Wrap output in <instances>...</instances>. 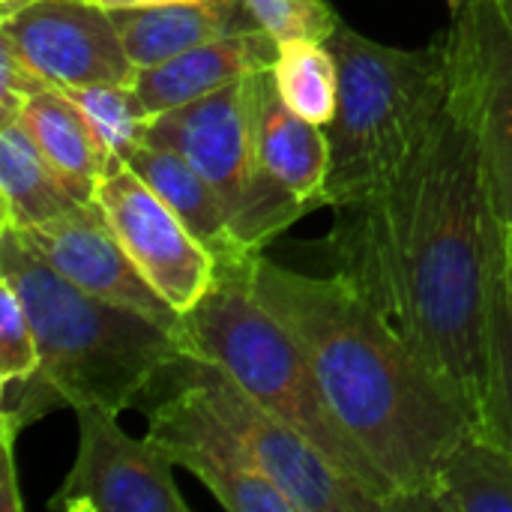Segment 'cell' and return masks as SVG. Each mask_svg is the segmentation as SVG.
I'll use <instances>...</instances> for the list:
<instances>
[{
	"label": "cell",
	"instance_id": "4fadbf2b",
	"mask_svg": "<svg viewBox=\"0 0 512 512\" xmlns=\"http://www.w3.org/2000/svg\"><path fill=\"white\" fill-rule=\"evenodd\" d=\"M18 234L42 261L81 291L126 306L183 339V315L150 288L96 201H81L63 216Z\"/></svg>",
	"mask_w": 512,
	"mask_h": 512
},
{
	"label": "cell",
	"instance_id": "83f0119b",
	"mask_svg": "<svg viewBox=\"0 0 512 512\" xmlns=\"http://www.w3.org/2000/svg\"><path fill=\"white\" fill-rule=\"evenodd\" d=\"M102 9H126V6H162V3H186V0H96Z\"/></svg>",
	"mask_w": 512,
	"mask_h": 512
},
{
	"label": "cell",
	"instance_id": "7a4b0ae2",
	"mask_svg": "<svg viewBox=\"0 0 512 512\" xmlns=\"http://www.w3.org/2000/svg\"><path fill=\"white\" fill-rule=\"evenodd\" d=\"M258 300L306 351L327 405L399 495V512L429 498L474 435L459 399L342 276H309L264 252L252 261Z\"/></svg>",
	"mask_w": 512,
	"mask_h": 512
},
{
	"label": "cell",
	"instance_id": "484cf974",
	"mask_svg": "<svg viewBox=\"0 0 512 512\" xmlns=\"http://www.w3.org/2000/svg\"><path fill=\"white\" fill-rule=\"evenodd\" d=\"M45 87H54V84H48L21 57V51L0 33V123L18 120L27 99L36 96Z\"/></svg>",
	"mask_w": 512,
	"mask_h": 512
},
{
	"label": "cell",
	"instance_id": "ba28073f",
	"mask_svg": "<svg viewBox=\"0 0 512 512\" xmlns=\"http://www.w3.org/2000/svg\"><path fill=\"white\" fill-rule=\"evenodd\" d=\"M447 102L471 126L495 210L512 225V27L498 0H468L444 36Z\"/></svg>",
	"mask_w": 512,
	"mask_h": 512
},
{
	"label": "cell",
	"instance_id": "f546056e",
	"mask_svg": "<svg viewBox=\"0 0 512 512\" xmlns=\"http://www.w3.org/2000/svg\"><path fill=\"white\" fill-rule=\"evenodd\" d=\"M30 3H36V0H0V18H9L15 12L27 9Z\"/></svg>",
	"mask_w": 512,
	"mask_h": 512
},
{
	"label": "cell",
	"instance_id": "6da1fadb",
	"mask_svg": "<svg viewBox=\"0 0 512 512\" xmlns=\"http://www.w3.org/2000/svg\"><path fill=\"white\" fill-rule=\"evenodd\" d=\"M336 273L480 423L504 222L465 117L447 102L423 147L375 198L333 210Z\"/></svg>",
	"mask_w": 512,
	"mask_h": 512
},
{
	"label": "cell",
	"instance_id": "d6986e66",
	"mask_svg": "<svg viewBox=\"0 0 512 512\" xmlns=\"http://www.w3.org/2000/svg\"><path fill=\"white\" fill-rule=\"evenodd\" d=\"M81 204L54 174L21 120L0 123V228H33Z\"/></svg>",
	"mask_w": 512,
	"mask_h": 512
},
{
	"label": "cell",
	"instance_id": "5bb4252c",
	"mask_svg": "<svg viewBox=\"0 0 512 512\" xmlns=\"http://www.w3.org/2000/svg\"><path fill=\"white\" fill-rule=\"evenodd\" d=\"M276 57H279V39H273L267 30L225 33L159 66L138 69L132 84L156 117L162 111L216 93L234 81L267 72L273 69Z\"/></svg>",
	"mask_w": 512,
	"mask_h": 512
},
{
	"label": "cell",
	"instance_id": "7c38bea8",
	"mask_svg": "<svg viewBox=\"0 0 512 512\" xmlns=\"http://www.w3.org/2000/svg\"><path fill=\"white\" fill-rule=\"evenodd\" d=\"M0 33L60 90L132 84L138 75L111 12L93 0H36L27 9L0 18Z\"/></svg>",
	"mask_w": 512,
	"mask_h": 512
},
{
	"label": "cell",
	"instance_id": "30bf717a",
	"mask_svg": "<svg viewBox=\"0 0 512 512\" xmlns=\"http://www.w3.org/2000/svg\"><path fill=\"white\" fill-rule=\"evenodd\" d=\"M78 456L48 501L54 512H189L174 462L147 435L132 438L120 429L117 411L78 405Z\"/></svg>",
	"mask_w": 512,
	"mask_h": 512
},
{
	"label": "cell",
	"instance_id": "1f68e13d",
	"mask_svg": "<svg viewBox=\"0 0 512 512\" xmlns=\"http://www.w3.org/2000/svg\"><path fill=\"white\" fill-rule=\"evenodd\" d=\"M468 0H447V6H450V12H456L459 6H465Z\"/></svg>",
	"mask_w": 512,
	"mask_h": 512
},
{
	"label": "cell",
	"instance_id": "2e32d148",
	"mask_svg": "<svg viewBox=\"0 0 512 512\" xmlns=\"http://www.w3.org/2000/svg\"><path fill=\"white\" fill-rule=\"evenodd\" d=\"M258 171L309 210L327 207L330 135L300 117L276 90L273 69L258 75Z\"/></svg>",
	"mask_w": 512,
	"mask_h": 512
},
{
	"label": "cell",
	"instance_id": "5b68a950",
	"mask_svg": "<svg viewBox=\"0 0 512 512\" xmlns=\"http://www.w3.org/2000/svg\"><path fill=\"white\" fill-rule=\"evenodd\" d=\"M261 255V252H258ZM252 255L243 264L219 267L204 300L183 315V348L222 366L249 396L294 426L342 474L399 512V495L345 432L318 375L294 333L258 300L252 288Z\"/></svg>",
	"mask_w": 512,
	"mask_h": 512
},
{
	"label": "cell",
	"instance_id": "277c9868",
	"mask_svg": "<svg viewBox=\"0 0 512 512\" xmlns=\"http://www.w3.org/2000/svg\"><path fill=\"white\" fill-rule=\"evenodd\" d=\"M339 63L330 132L327 207H351L387 189L429 138L450 93L444 39L423 48L381 45L339 21L327 39Z\"/></svg>",
	"mask_w": 512,
	"mask_h": 512
},
{
	"label": "cell",
	"instance_id": "ac0fdd59",
	"mask_svg": "<svg viewBox=\"0 0 512 512\" xmlns=\"http://www.w3.org/2000/svg\"><path fill=\"white\" fill-rule=\"evenodd\" d=\"M24 129L78 201H96V186L114 159L84 111L60 87H45L27 99L21 117Z\"/></svg>",
	"mask_w": 512,
	"mask_h": 512
},
{
	"label": "cell",
	"instance_id": "52a82bcc",
	"mask_svg": "<svg viewBox=\"0 0 512 512\" xmlns=\"http://www.w3.org/2000/svg\"><path fill=\"white\" fill-rule=\"evenodd\" d=\"M141 408L150 414L147 435L177 468L198 477L225 510L297 512L177 360L156 378Z\"/></svg>",
	"mask_w": 512,
	"mask_h": 512
},
{
	"label": "cell",
	"instance_id": "7402d4cb",
	"mask_svg": "<svg viewBox=\"0 0 512 512\" xmlns=\"http://www.w3.org/2000/svg\"><path fill=\"white\" fill-rule=\"evenodd\" d=\"M72 102L84 111L105 150L114 159H129L144 141L153 111L144 105L135 84H90L66 90Z\"/></svg>",
	"mask_w": 512,
	"mask_h": 512
},
{
	"label": "cell",
	"instance_id": "8992f818",
	"mask_svg": "<svg viewBox=\"0 0 512 512\" xmlns=\"http://www.w3.org/2000/svg\"><path fill=\"white\" fill-rule=\"evenodd\" d=\"M180 369L201 387L213 411L246 444L258 468L297 512H387V504L342 474L294 426L249 396L222 366L183 351Z\"/></svg>",
	"mask_w": 512,
	"mask_h": 512
},
{
	"label": "cell",
	"instance_id": "cb8c5ba5",
	"mask_svg": "<svg viewBox=\"0 0 512 512\" xmlns=\"http://www.w3.org/2000/svg\"><path fill=\"white\" fill-rule=\"evenodd\" d=\"M261 27L285 42V39H315L327 42L339 27V12L327 0H246Z\"/></svg>",
	"mask_w": 512,
	"mask_h": 512
},
{
	"label": "cell",
	"instance_id": "44dd1931",
	"mask_svg": "<svg viewBox=\"0 0 512 512\" xmlns=\"http://www.w3.org/2000/svg\"><path fill=\"white\" fill-rule=\"evenodd\" d=\"M273 81L279 96L300 117L330 126L339 108V63L327 42L285 39L273 63Z\"/></svg>",
	"mask_w": 512,
	"mask_h": 512
},
{
	"label": "cell",
	"instance_id": "4dcf8cb0",
	"mask_svg": "<svg viewBox=\"0 0 512 512\" xmlns=\"http://www.w3.org/2000/svg\"><path fill=\"white\" fill-rule=\"evenodd\" d=\"M498 6H501V12H504V18L510 21V27H512V0H498Z\"/></svg>",
	"mask_w": 512,
	"mask_h": 512
},
{
	"label": "cell",
	"instance_id": "4316f807",
	"mask_svg": "<svg viewBox=\"0 0 512 512\" xmlns=\"http://www.w3.org/2000/svg\"><path fill=\"white\" fill-rule=\"evenodd\" d=\"M15 435L18 429L9 426L6 420H0V450H3V459H0V510L3 512H21L24 510V498L18 492V480H15Z\"/></svg>",
	"mask_w": 512,
	"mask_h": 512
},
{
	"label": "cell",
	"instance_id": "603a6c76",
	"mask_svg": "<svg viewBox=\"0 0 512 512\" xmlns=\"http://www.w3.org/2000/svg\"><path fill=\"white\" fill-rule=\"evenodd\" d=\"M477 435L512 453V285L501 264L492 330H489V384Z\"/></svg>",
	"mask_w": 512,
	"mask_h": 512
},
{
	"label": "cell",
	"instance_id": "d4e9b609",
	"mask_svg": "<svg viewBox=\"0 0 512 512\" xmlns=\"http://www.w3.org/2000/svg\"><path fill=\"white\" fill-rule=\"evenodd\" d=\"M39 369V345L15 288L0 279V387L18 384Z\"/></svg>",
	"mask_w": 512,
	"mask_h": 512
},
{
	"label": "cell",
	"instance_id": "9a60e30c",
	"mask_svg": "<svg viewBox=\"0 0 512 512\" xmlns=\"http://www.w3.org/2000/svg\"><path fill=\"white\" fill-rule=\"evenodd\" d=\"M108 12L135 69L159 66L225 33L264 30L246 0H186Z\"/></svg>",
	"mask_w": 512,
	"mask_h": 512
},
{
	"label": "cell",
	"instance_id": "8fae6325",
	"mask_svg": "<svg viewBox=\"0 0 512 512\" xmlns=\"http://www.w3.org/2000/svg\"><path fill=\"white\" fill-rule=\"evenodd\" d=\"M96 204L126 255L165 303L186 315L204 300L216 282V258L129 162H108L96 186Z\"/></svg>",
	"mask_w": 512,
	"mask_h": 512
},
{
	"label": "cell",
	"instance_id": "9c48e42d",
	"mask_svg": "<svg viewBox=\"0 0 512 512\" xmlns=\"http://www.w3.org/2000/svg\"><path fill=\"white\" fill-rule=\"evenodd\" d=\"M258 75H249L195 102L156 114L144 141L150 147L183 156L216 189L240 243L261 192L255 129Z\"/></svg>",
	"mask_w": 512,
	"mask_h": 512
},
{
	"label": "cell",
	"instance_id": "3957f363",
	"mask_svg": "<svg viewBox=\"0 0 512 512\" xmlns=\"http://www.w3.org/2000/svg\"><path fill=\"white\" fill-rule=\"evenodd\" d=\"M0 279L21 297L39 345V369L0 387V420L18 432L78 405L117 414L141 408L156 378L186 351L168 327L63 279L15 228H0Z\"/></svg>",
	"mask_w": 512,
	"mask_h": 512
},
{
	"label": "cell",
	"instance_id": "f1b7e54d",
	"mask_svg": "<svg viewBox=\"0 0 512 512\" xmlns=\"http://www.w3.org/2000/svg\"><path fill=\"white\" fill-rule=\"evenodd\" d=\"M504 273L512 285V225L504 222Z\"/></svg>",
	"mask_w": 512,
	"mask_h": 512
},
{
	"label": "cell",
	"instance_id": "e0dca14e",
	"mask_svg": "<svg viewBox=\"0 0 512 512\" xmlns=\"http://www.w3.org/2000/svg\"><path fill=\"white\" fill-rule=\"evenodd\" d=\"M126 162L180 216V222L207 246V252L216 258V270L243 264L252 255H258L240 243L216 189L183 156L141 144Z\"/></svg>",
	"mask_w": 512,
	"mask_h": 512
},
{
	"label": "cell",
	"instance_id": "ffe728a7",
	"mask_svg": "<svg viewBox=\"0 0 512 512\" xmlns=\"http://www.w3.org/2000/svg\"><path fill=\"white\" fill-rule=\"evenodd\" d=\"M429 510L512 512V453L474 432L447 462Z\"/></svg>",
	"mask_w": 512,
	"mask_h": 512
},
{
	"label": "cell",
	"instance_id": "d6a6232c",
	"mask_svg": "<svg viewBox=\"0 0 512 512\" xmlns=\"http://www.w3.org/2000/svg\"><path fill=\"white\" fill-rule=\"evenodd\" d=\"M93 3H96V0H93Z\"/></svg>",
	"mask_w": 512,
	"mask_h": 512
}]
</instances>
